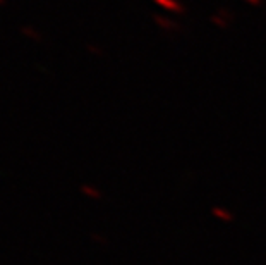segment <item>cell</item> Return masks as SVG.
<instances>
[{
    "mask_svg": "<svg viewBox=\"0 0 266 265\" xmlns=\"http://www.w3.org/2000/svg\"><path fill=\"white\" fill-rule=\"evenodd\" d=\"M21 31H22V35H26L29 38V40H33V41H41V33L38 31V29H35L33 26H22L21 28Z\"/></svg>",
    "mask_w": 266,
    "mask_h": 265,
    "instance_id": "6da1fadb",
    "label": "cell"
},
{
    "mask_svg": "<svg viewBox=\"0 0 266 265\" xmlns=\"http://www.w3.org/2000/svg\"><path fill=\"white\" fill-rule=\"evenodd\" d=\"M157 2L160 3V5H163V7H169V9L180 10V5H178L177 2H172V0H157Z\"/></svg>",
    "mask_w": 266,
    "mask_h": 265,
    "instance_id": "3957f363",
    "label": "cell"
},
{
    "mask_svg": "<svg viewBox=\"0 0 266 265\" xmlns=\"http://www.w3.org/2000/svg\"><path fill=\"white\" fill-rule=\"evenodd\" d=\"M81 191H83V195H86V196H93V198H100V193H98V189L96 188H91V186H81Z\"/></svg>",
    "mask_w": 266,
    "mask_h": 265,
    "instance_id": "7a4b0ae2",
    "label": "cell"
},
{
    "mask_svg": "<svg viewBox=\"0 0 266 265\" xmlns=\"http://www.w3.org/2000/svg\"><path fill=\"white\" fill-rule=\"evenodd\" d=\"M249 2H253V3H258V0H249Z\"/></svg>",
    "mask_w": 266,
    "mask_h": 265,
    "instance_id": "5b68a950",
    "label": "cell"
},
{
    "mask_svg": "<svg viewBox=\"0 0 266 265\" xmlns=\"http://www.w3.org/2000/svg\"><path fill=\"white\" fill-rule=\"evenodd\" d=\"M5 2L7 0H0V5H5Z\"/></svg>",
    "mask_w": 266,
    "mask_h": 265,
    "instance_id": "277c9868",
    "label": "cell"
}]
</instances>
